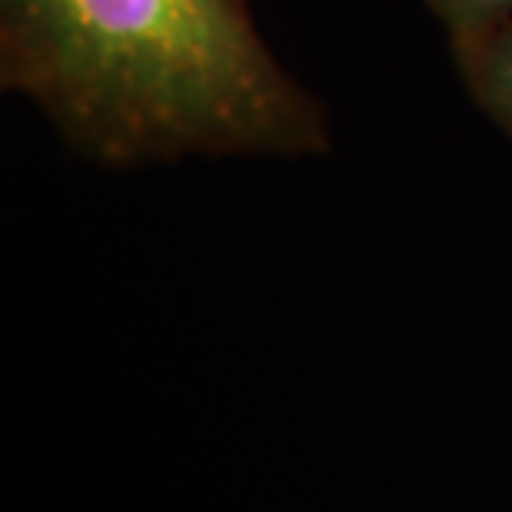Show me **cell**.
I'll return each instance as SVG.
<instances>
[{
	"label": "cell",
	"mask_w": 512,
	"mask_h": 512,
	"mask_svg": "<svg viewBox=\"0 0 512 512\" xmlns=\"http://www.w3.org/2000/svg\"><path fill=\"white\" fill-rule=\"evenodd\" d=\"M429 7L443 20L456 57L469 54L512 20V0H429Z\"/></svg>",
	"instance_id": "cell-3"
},
{
	"label": "cell",
	"mask_w": 512,
	"mask_h": 512,
	"mask_svg": "<svg viewBox=\"0 0 512 512\" xmlns=\"http://www.w3.org/2000/svg\"><path fill=\"white\" fill-rule=\"evenodd\" d=\"M456 60L473 100L512 137V20Z\"/></svg>",
	"instance_id": "cell-2"
},
{
	"label": "cell",
	"mask_w": 512,
	"mask_h": 512,
	"mask_svg": "<svg viewBox=\"0 0 512 512\" xmlns=\"http://www.w3.org/2000/svg\"><path fill=\"white\" fill-rule=\"evenodd\" d=\"M0 84L120 167L330 147L247 0H0Z\"/></svg>",
	"instance_id": "cell-1"
}]
</instances>
